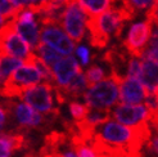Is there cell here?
<instances>
[{"mask_svg":"<svg viewBox=\"0 0 158 157\" xmlns=\"http://www.w3.org/2000/svg\"><path fill=\"white\" fill-rule=\"evenodd\" d=\"M134 18L135 17L122 5L121 0H117L104 13L97 17H89L88 30L90 44L94 48H106L110 37L120 36L125 23Z\"/></svg>","mask_w":158,"mask_h":157,"instance_id":"6da1fadb","label":"cell"},{"mask_svg":"<svg viewBox=\"0 0 158 157\" xmlns=\"http://www.w3.org/2000/svg\"><path fill=\"white\" fill-rule=\"evenodd\" d=\"M41 81H44V76L40 68L36 66L32 58L30 57L3 84L2 95L4 98H21V95L26 89L40 84Z\"/></svg>","mask_w":158,"mask_h":157,"instance_id":"7a4b0ae2","label":"cell"},{"mask_svg":"<svg viewBox=\"0 0 158 157\" xmlns=\"http://www.w3.org/2000/svg\"><path fill=\"white\" fill-rule=\"evenodd\" d=\"M82 99L90 108H113L120 100V80L113 75H109L104 80L90 85Z\"/></svg>","mask_w":158,"mask_h":157,"instance_id":"3957f363","label":"cell"},{"mask_svg":"<svg viewBox=\"0 0 158 157\" xmlns=\"http://www.w3.org/2000/svg\"><path fill=\"white\" fill-rule=\"evenodd\" d=\"M3 107L8 111L9 119H13L18 129H35L41 126L45 119L41 112L36 111L21 98H5Z\"/></svg>","mask_w":158,"mask_h":157,"instance_id":"277c9868","label":"cell"},{"mask_svg":"<svg viewBox=\"0 0 158 157\" xmlns=\"http://www.w3.org/2000/svg\"><path fill=\"white\" fill-rule=\"evenodd\" d=\"M15 19H12L2 26L0 50H2V56H12L26 62L32 54V52H31L32 48L18 34L17 28H15Z\"/></svg>","mask_w":158,"mask_h":157,"instance_id":"5b68a950","label":"cell"},{"mask_svg":"<svg viewBox=\"0 0 158 157\" xmlns=\"http://www.w3.org/2000/svg\"><path fill=\"white\" fill-rule=\"evenodd\" d=\"M54 93L55 85L53 83L44 81L26 89L21 95V99L43 115H55L57 109L54 108Z\"/></svg>","mask_w":158,"mask_h":157,"instance_id":"8992f818","label":"cell"},{"mask_svg":"<svg viewBox=\"0 0 158 157\" xmlns=\"http://www.w3.org/2000/svg\"><path fill=\"white\" fill-rule=\"evenodd\" d=\"M153 34V21L151 18H145L144 21L136 22L129 28V32L123 40V48L131 56L144 57V53L148 48L149 40Z\"/></svg>","mask_w":158,"mask_h":157,"instance_id":"52a82bcc","label":"cell"},{"mask_svg":"<svg viewBox=\"0 0 158 157\" xmlns=\"http://www.w3.org/2000/svg\"><path fill=\"white\" fill-rule=\"evenodd\" d=\"M88 13L82 9L78 2H72L66 6L60 26L75 43H81L88 28Z\"/></svg>","mask_w":158,"mask_h":157,"instance_id":"ba28073f","label":"cell"},{"mask_svg":"<svg viewBox=\"0 0 158 157\" xmlns=\"http://www.w3.org/2000/svg\"><path fill=\"white\" fill-rule=\"evenodd\" d=\"M110 117L127 126H139L144 122H151L152 113L145 103L140 104H116L110 111Z\"/></svg>","mask_w":158,"mask_h":157,"instance_id":"9c48e42d","label":"cell"},{"mask_svg":"<svg viewBox=\"0 0 158 157\" xmlns=\"http://www.w3.org/2000/svg\"><path fill=\"white\" fill-rule=\"evenodd\" d=\"M41 41L50 45L63 56H71L75 52V41L60 28V25H43Z\"/></svg>","mask_w":158,"mask_h":157,"instance_id":"30bf717a","label":"cell"},{"mask_svg":"<svg viewBox=\"0 0 158 157\" xmlns=\"http://www.w3.org/2000/svg\"><path fill=\"white\" fill-rule=\"evenodd\" d=\"M149 95L145 86L139 78L125 76L120 83V100L126 104H140L144 103Z\"/></svg>","mask_w":158,"mask_h":157,"instance_id":"8fae6325","label":"cell"},{"mask_svg":"<svg viewBox=\"0 0 158 157\" xmlns=\"http://www.w3.org/2000/svg\"><path fill=\"white\" fill-rule=\"evenodd\" d=\"M52 71L54 76V85L58 88H64L77 74L82 72V70L75 57L64 56L58 63L53 66Z\"/></svg>","mask_w":158,"mask_h":157,"instance_id":"7c38bea8","label":"cell"},{"mask_svg":"<svg viewBox=\"0 0 158 157\" xmlns=\"http://www.w3.org/2000/svg\"><path fill=\"white\" fill-rule=\"evenodd\" d=\"M138 78L148 93H154L158 89V61L151 57H143L141 71Z\"/></svg>","mask_w":158,"mask_h":157,"instance_id":"4fadbf2b","label":"cell"},{"mask_svg":"<svg viewBox=\"0 0 158 157\" xmlns=\"http://www.w3.org/2000/svg\"><path fill=\"white\" fill-rule=\"evenodd\" d=\"M26 144V137L22 133L2 131L0 138V157H12V155L23 148Z\"/></svg>","mask_w":158,"mask_h":157,"instance_id":"5bb4252c","label":"cell"},{"mask_svg":"<svg viewBox=\"0 0 158 157\" xmlns=\"http://www.w3.org/2000/svg\"><path fill=\"white\" fill-rule=\"evenodd\" d=\"M15 28L18 34L31 45L34 50L41 43V31L39 30V25L36 21L32 22H19L15 19Z\"/></svg>","mask_w":158,"mask_h":157,"instance_id":"9a60e30c","label":"cell"},{"mask_svg":"<svg viewBox=\"0 0 158 157\" xmlns=\"http://www.w3.org/2000/svg\"><path fill=\"white\" fill-rule=\"evenodd\" d=\"M121 3L134 17L140 12H145L147 17H152L158 12V0H121Z\"/></svg>","mask_w":158,"mask_h":157,"instance_id":"2e32d148","label":"cell"},{"mask_svg":"<svg viewBox=\"0 0 158 157\" xmlns=\"http://www.w3.org/2000/svg\"><path fill=\"white\" fill-rule=\"evenodd\" d=\"M77 2L89 17H97L108 11L116 0H77Z\"/></svg>","mask_w":158,"mask_h":157,"instance_id":"e0dca14e","label":"cell"},{"mask_svg":"<svg viewBox=\"0 0 158 157\" xmlns=\"http://www.w3.org/2000/svg\"><path fill=\"white\" fill-rule=\"evenodd\" d=\"M23 63H25V61L19 58H15L12 56H2V58H0V80H2V85Z\"/></svg>","mask_w":158,"mask_h":157,"instance_id":"ac0fdd59","label":"cell"},{"mask_svg":"<svg viewBox=\"0 0 158 157\" xmlns=\"http://www.w3.org/2000/svg\"><path fill=\"white\" fill-rule=\"evenodd\" d=\"M35 53L37 54L39 57H40L46 65H48L50 68H53V66L55 63H58V62L63 58L62 56L63 54H60L58 50H55L54 48H52L50 45L45 44V43H40V45L37 46V48L35 49Z\"/></svg>","mask_w":158,"mask_h":157,"instance_id":"d6986e66","label":"cell"},{"mask_svg":"<svg viewBox=\"0 0 158 157\" xmlns=\"http://www.w3.org/2000/svg\"><path fill=\"white\" fill-rule=\"evenodd\" d=\"M0 18H2V26L5 25L6 22H9L12 19L18 18V15L21 14V12L23 11V8H19L15 5L12 0H0Z\"/></svg>","mask_w":158,"mask_h":157,"instance_id":"ffe728a7","label":"cell"},{"mask_svg":"<svg viewBox=\"0 0 158 157\" xmlns=\"http://www.w3.org/2000/svg\"><path fill=\"white\" fill-rule=\"evenodd\" d=\"M89 111H90V107L86 104L85 102L82 103V102H78L77 99L68 102V112H69L71 117H72L73 122H78V121L85 120Z\"/></svg>","mask_w":158,"mask_h":157,"instance_id":"44dd1931","label":"cell"},{"mask_svg":"<svg viewBox=\"0 0 158 157\" xmlns=\"http://www.w3.org/2000/svg\"><path fill=\"white\" fill-rule=\"evenodd\" d=\"M85 75H86V78H88V81H89L90 85L97 84V83H99V81H102V80H104L106 78L104 68L102 66H99V65H97V63L91 65L88 70H86Z\"/></svg>","mask_w":158,"mask_h":157,"instance_id":"7402d4cb","label":"cell"},{"mask_svg":"<svg viewBox=\"0 0 158 157\" xmlns=\"http://www.w3.org/2000/svg\"><path fill=\"white\" fill-rule=\"evenodd\" d=\"M144 57H151L158 61V23H153V34L144 53Z\"/></svg>","mask_w":158,"mask_h":157,"instance_id":"603a6c76","label":"cell"},{"mask_svg":"<svg viewBox=\"0 0 158 157\" xmlns=\"http://www.w3.org/2000/svg\"><path fill=\"white\" fill-rule=\"evenodd\" d=\"M141 62H143V58L130 56L129 65H127V75L126 76H131V77L138 78L140 75V71H141Z\"/></svg>","mask_w":158,"mask_h":157,"instance_id":"cb8c5ba5","label":"cell"},{"mask_svg":"<svg viewBox=\"0 0 158 157\" xmlns=\"http://www.w3.org/2000/svg\"><path fill=\"white\" fill-rule=\"evenodd\" d=\"M76 57L78 58V61H80L81 66H88L89 62H90V50L86 48V46L84 45H80L76 48Z\"/></svg>","mask_w":158,"mask_h":157,"instance_id":"d4e9b609","label":"cell"},{"mask_svg":"<svg viewBox=\"0 0 158 157\" xmlns=\"http://www.w3.org/2000/svg\"><path fill=\"white\" fill-rule=\"evenodd\" d=\"M52 3H53V0H35V6L32 8V11L36 14H39L44 9H46V6H49Z\"/></svg>","mask_w":158,"mask_h":157,"instance_id":"484cf974","label":"cell"},{"mask_svg":"<svg viewBox=\"0 0 158 157\" xmlns=\"http://www.w3.org/2000/svg\"><path fill=\"white\" fill-rule=\"evenodd\" d=\"M12 2L23 9H32L35 6V0H12Z\"/></svg>","mask_w":158,"mask_h":157,"instance_id":"4316f807","label":"cell"},{"mask_svg":"<svg viewBox=\"0 0 158 157\" xmlns=\"http://www.w3.org/2000/svg\"><path fill=\"white\" fill-rule=\"evenodd\" d=\"M53 2H55V3H62V4H67L68 0H53Z\"/></svg>","mask_w":158,"mask_h":157,"instance_id":"83f0119b","label":"cell"},{"mask_svg":"<svg viewBox=\"0 0 158 157\" xmlns=\"http://www.w3.org/2000/svg\"><path fill=\"white\" fill-rule=\"evenodd\" d=\"M154 94H156V95H157V97H158V89H157V90H156V91H154Z\"/></svg>","mask_w":158,"mask_h":157,"instance_id":"f1b7e54d","label":"cell"},{"mask_svg":"<svg viewBox=\"0 0 158 157\" xmlns=\"http://www.w3.org/2000/svg\"><path fill=\"white\" fill-rule=\"evenodd\" d=\"M27 157H35V156H27ZM39 157H40V156H39Z\"/></svg>","mask_w":158,"mask_h":157,"instance_id":"f546056e","label":"cell"}]
</instances>
